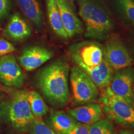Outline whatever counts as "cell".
Returning <instances> with one entry per match:
<instances>
[{
	"instance_id": "cell-3",
	"label": "cell",
	"mask_w": 134,
	"mask_h": 134,
	"mask_svg": "<svg viewBox=\"0 0 134 134\" xmlns=\"http://www.w3.org/2000/svg\"><path fill=\"white\" fill-rule=\"evenodd\" d=\"M27 90H18L0 105V116L14 129L25 132L34 119L27 98Z\"/></svg>"
},
{
	"instance_id": "cell-16",
	"label": "cell",
	"mask_w": 134,
	"mask_h": 134,
	"mask_svg": "<svg viewBox=\"0 0 134 134\" xmlns=\"http://www.w3.org/2000/svg\"><path fill=\"white\" fill-rule=\"evenodd\" d=\"M47 12L48 22L52 29L57 36L63 40H68V37L63 26L61 14L55 0H46Z\"/></svg>"
},
{
	"instance_id": "cell-22",
	"label": "cell",
	"mask_w": 134,
	"mask_h": 134,
	"mask_svg": "<svg viewBox=\"0 0 134 134\" xmlns=\"http://www.w3.org/2000/svg\"><path fill=\"white\" fill-rule=\"evenodd\" d=\"M16 51L14 46L9 41L0 38V56L9 55Z\"/></svg>"
},
{
	"instance_id": "cell-18",
	"label": "cell",
	"mask_w": 134,
	"mask_h": 134,
	"mask_svg": "<svg viewBox=\"0 0 134 134\" xmlns=\"http://www.w3.org/2000/svg\"><path fill=\"white\" fill-rule=\"evenodd\" d=\"M27 98L32 113L35 117L41 118L48 113V105L38 92L34 90L27 91Z\"/></svg>"
},
{
	"instance_id": "cell-1",
	"label": "cell",
	"mask_w": 134,
	"mask_h": 134,
	"mask_svg": "<svg viewBox=\"0 0 134 134\" xmlns=\"http://www.w3.org/2000/svg\"><path fill=\"white\" fill-rule=\"evenodd\" d=\"M70 72L68 63L65 59L60 58L37 73L36 81L38 88L53 106L62 108L68 103L70 96L68 85Z\"/></svg>"
},
{
	"instance_id": "cell-11",
	"label": "cell",
	"mask_w": 134,
	"mask_h": 134,
	"mask_svg": "<svg viewBox=\"0 0 134 134\" xmlns=\"http://www.w3.org/2000/svg\"><path fill=\"white\" fill-rule=\"evenodd\" d=\"M61 14L63 26L69 38L83 32L80 19L72 8L69 0H55Z\"/></svg>"
},
{
	"instance_id": "cell-6",
	"label": "cell",
	"mask_w": 134,
	"mask_h": 134,
	"mask_svg": "<svg viewBox=\"0 0 134 134\" xmlns=\"http://www.w3.org/2000/svg\"><path fill=\"white\" fill-rule=\"evenodd\" d=\"M72 96L78 104L93 103L99 96L98 88L88 75L77 66L71 69L70 76Z\"/></svg>"
},
{
	"instance_id": "cell-9",
	"label": "cell",
	"mask_w": 134,
	"mask_h": 134,
	"mask_svg": "<svg viewBox=\"0 0 134 134\" xmlns=\"http://www.w3.org/2000/svg\"><path fill=\"white\" fill-rule=\"evenodd\" d=\"M134 70L131 66L116 70L109 85L111 91L134 106Z\"/></svg>"
},
{
	"instance_id": "cell-13",
	"label": "cell",
	"mask_w": 134,
	"mask_h": 134,
	"mask_svg": "<svg viewBox=\"0 0 134 134\" xmlns=\"http://www.w3.org/2000/svg\"><path fill=\"white\" fill-rule=\"evenodd\" d=\"M68 114L79 123L91 125L102 118L103 112L98 103L93 102L71 109Z\"/></svg>"
},
{
	"instance_id": "cell-7",
	"label": "cell",
	"mask_w": 134,
	"mask_h": 134,
	"mask_svg": "<svg viewBox=\"0 0 134 134\" xmlns=\"http://www.w3.org/2000/svg\"><path fill=\"white\" fill-rule=\"evenodd\" d=\"M105 48V58L113 70H121L131 66L132 60L128 50L119 36L110 34L107 38Z\"/></svg>"
},
{
	"instance_id": "cell-25",
	"label": "cell",
	"mask_w": 134,
	"mask_h": 134,
	"mask_svg": "<svg viewBox=\"0 0 134 134\" xmlns=\"http://www.w3.org/2000/svg\"><path fill=\"white\" fill-rule=\"evenodd\" d=\"M119 134H134V132L129 130H121Z\"/></svg>"
},
{
	"instance_id": "cell-17",
	"label": "cell",
	"mask_w": 134,
	"mask_h": 134,
	"mask_svg": "<svg viewBox=\"0 0 134 134\" xmlns=\"http://www.w3.org/2000/svg\"><path fill=\"white\" fill-rule=\"evenodd\" d=\"M18 6L25 16L34 25L40 29L43 26L42 12L37 0H16Z\"/></svg>"
},
{
	"instance_id": "cell-10",
	"label": "cell",
	"mask_w": 134,
	"mask_h": 134,
	"mask_svg": "<svg viewBox=\"0 0 134 134\" xmlns=\"http://www.w3.org/2000/svg\"><path fill=\"white\" fill-rule=\"evenodd\" d=\"M53 51L42 46H34L24 48L19 57L23 68L27 71L37 69L53 57Z\"/></svg>"
},
{
	"instance_id": "cell-4",
	"label": "cell",
	"mask_w": 134,
	"mask_h": 134,
	"mask_svg": "<svg viewBox=\"0 0 134 134\" xmlns=\"http://www.w3.org/2000/svg\"><path fill=\"white\" fill-rule=\"evenodd\" d=\"M98 101L107 118L125 127L134 129V106L114 93L109 86L102 90Z\"/></svg>"
},
{
	"instance_id": "cell-27",
	"label": "cell",
	"mask_w": 134,
	"mask_h": 134,
	"mask_svg": "<svg viewBox=\"0 0 134 134\" xmlns=\"http://www.w3.org/2000/svg\"><path fill=\"white\" fill-rule=\"evenodd\" d=\"M0 31H1V27H0Z\"/></svg>"
},
{
	"instance_id": "cell-14",
	"label": "cell",
	"mask_w": 134,
	"mask_h": 134,
	"mask_svg": "<svg viewBox=\"0 0 134 134\" xmlns=\"http://www.w3.org/2000/svg\"><path fill=\"white\" fill-rule=\"evenodd\" d=\"M81 70L88 75L96 86L101 90L109 86L114 73L113 68L105 58L98 66Z\"/></svg>"
},
{
	"instance_id": "cell-5",
	"label": "cell",
	"mask_w": 134,
	"mask_h": 134,
	"mask_svg": "<svg viewBox=\"0 0 134 134\" xmlns=\"http://www.w3.org/2000/svg\"><path fill=\"white\" fill-rule=\"evenodd\" d=\"M69 55L81 69L98 66L105 58L104 46L94 41L74 43L70 47Z\"/></svg>"
},
{
	"instance_id": "cell-24",
	"label": "cell",
	"mask_w": 134,
	"mask_h": 134,
	"mask_svg": "<svg viewBox=\"0 0 134 134\" xmlns=\"http://www.w3.org/2000/svg\"><path fill=\"white\" fill-rule=\"evenodd\" d=\"M90 125L78 123L66 134H89Z\"/></svg>"
},
{
	"instance_id": "cell-8",
	"label": "cell",
	"mask_w": 134,
	"mask_h": 134,
	"mask_svg": "<svg viewBox=\"0 0 134 134\" xmlns=\"http://www.w3.org/2000/svg\"><path fill=\"white\" fill-rule=\"evenodd\" d=\"M23 70L12 55L0 57V82L8 87L21 88L24 83Z\"/></svg>"
},
{
	"instance_id": "cell-28",
	"label": "cell",
	"mask_w": 134,
	"mask_h": 134,
	"mask_svg": "<svg viewBox=\"0 0 134 134\" xmlns=\"http://www.w3.org/2000/svg\"><path fill=\"white\" fill-rule=\"evenodd\" d=\"M0 94H1V93H0ZM0 95H1V94H0Z\"/></svg>"
},
{
	"instance_id": "cell-19",
	"label": "cell",
	"mask_w": 134,
	"mask_h": 134,
	"mask_svg": "<svg viewBox=\"0 0 134 134\" xmlns=\"http://www.w3.org/2000/svg\"><path fill=\"white\" fill-rule=\"evenodd\" d=\"M89 134H115L113 121L108 118H101L90 125Z\"/></svg>"
},
{
	"instance_id": "cell-12",
	"label": "cell",
	"mask_w": 134,
	"mask_h": 134,
	"mask_svg": "<svg viewBox=\"0 0 134 134\" xmlns=\"http://www.w3.org/2000/svg\"><path fill=\"white\" fill-rule=\"evenodd\" d=\"M3 36L14 42H21L29 38L32 29L28 23L18 13L11 16L3 31Z\"/></svg>"
},
{
	"instance_id": "cell-2",
	"label": "cell",
	"mask_w": 134,
	"mask_h": 134,
	"mask_svg": "<svg viewBox=\"0 0 134 134\" xmlns=\"http://www.w3.org/2000/svg\"><path fill=\"white\" fill-rule=\"evenodd\" d=\"M78 14L86 26L85 36L95 40H105L113 29L110 14L96 0H78Z\"/></svg>"
},
{
	"instance_id": "cell-26",
	"label": "cell",
	"mask_w": 134,
	"mask_h": 134,
	"mask_svg": "<svg viewBox=\"0 0 134 134\" xmlns=\"http://www.w3.org/2000/svg\"><path fill=\"white\" fill-rule=\"evenodd\" d=\"M133 96H134V82L133 84Z\"/></svg>"
},
{
	"instance_id": "cell-23",
	"label": "cell",
	"mask_w": 134,
	"mask_h": 134,
	"mask_svg": "<svg viewBox=\"0 0 134 134\" xmlns=\"http://www.w3.org/2000/svg\"><path fill=\"white\" fill-rule=\"evenodd\" d=\"M11 10L9 0H0V19L6 18Z\"/></svg>"
},
{
	"instance_id": "cell-20",
	"label": "cell",
	"mask_w": 134,
	"mask_h": 134,
	"mask_svg": "<svg viewBox=\"0 0 134 134\" xmlns=\"http://www.w3.org/2000/svg\"><path fill=\"white\" fill-rule=\"evenodd\" d=\"M124 18L134 27V0H115Z\"/></svg>"
},
{
	"instance_id": "cell-21",
	"label": "cell",
	"mask_w": 134,
	"mask_h": 134,
	"mask_svg": "<svg viewBox=\"0 0 134 134\" xmlns=\"http://www.w3.org/2000/svg\"><path fill=\"white\" fill-rule=\"evenodd\" d=\"M29 129L31 134H57L40 118L35 117Z\"/></svg>"
},
{
	"instance_id": "cell-15",
	"label": "cell",
	"mask_w": 134,
	"mask_h": 134,
	"mask_svg": "<svg viewBox=\"0 0 134 134\" xmlns=\"http://www.w3.org/2000/svg\"><path fill=\"white\" fill-rule=\"evenodd\" d=\"M79 123L68 113L56 111L48 118V126L57 134H66Z\"/></svg>"
}]
</instances>
